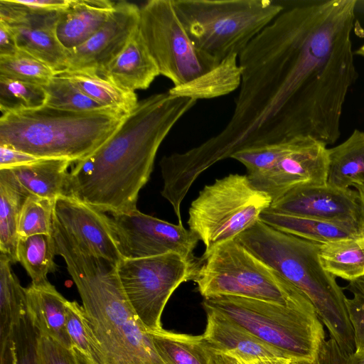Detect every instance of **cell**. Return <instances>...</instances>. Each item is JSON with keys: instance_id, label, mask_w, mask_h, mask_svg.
<instances>
[{"instance_id": "obj_13", "label": "cell", "mask_w": 364, "mask_h": 364, "mask_svg": "<svg viewBox=\"0 0 364 364\" xmlns=\"http://www.w3.org/2000/svg\"><path fill=\"white\" fill-rule=\"evenodd\" d=\"M328 149L324 143L310 136L286 139L284 151L274 164L247 177L255 187L267 193L272 201L295 188L325 185Z\"/></svg>"}, {"instance_id": "obj_19", "label": "cell", "mask_w": 364, "mask_h": 364, "mask_svg": "<svg viewBox=\"0 0 364 364\" xmlns=\"http://www.w3.org/2000/svg\"><path fill=\"white\" fill-rule=\"evenodd\" d=\"M159 75L138 27L123 50L100 75L119 88L134 92L136 90L147 89Z\"/></svg>"}, {"instance_id": "obj_37", "label": "cell", "mask_w": 364, "mask_h": 364, "mask_svg": "<svg viewBox=\"0 0 364 364\" xmlns=\"http://www.w3.org/2000/svg\"><path fill=\"white\" fill-rule=\"evenodd\" d=\"M47 94L46 105L71 112H90L104 107L90 98L68 79L55 75L43 86Z\"/></svg>"}, {"instance_id": "obj_6", "label": "cell", "mask_w": 364, "mask_h": 364, "mask_svg": "<svg viewBox=\"0 0 364 364\" xmlns=\"http://www.w3.org/2000/svg\"><path fill=\"white\" fill-rule=\"evenodd\" d=\"M214 310L237 323L292 362L314 364L325 341L323 324L311 301L283 305L254 299L204 298Z\"/></svg>"}, {"instance_id": "obj_24", "label": "cell", "mask_w": 364, "mask_h": 364, "mask_svg": "<svg viewBox=\"0 0 364 364\" xmlns=\"http://www.w3.org/2000/svg\"><path fill=\"white\" fill-rule=\"evenodd\" d=\"M259 220L279 231L320 244L364 233L353 225L269 210H264Z\"/></svg>"}, {"instance_id": "obj_26", "label": "cell", "mask_w": 364, "mask_h": 364, "mask_svg": "<svg viewBox=\"0 0 364 364\" xmlns=\"http://www.w3.org/2000/svg\"><path fill=\"white\" fill-rule=\"evenodd\" d=\"M318 259L335 277L350 282L364 277V233L321 244Z\"/></svg>"}, {"instance_id": "obj_9", "label": "cell", "mask_w": 364, "mask_h": 364, "mask_svg": "<svg viewBox=\"0 0 364 364\" xmlns=\"http://www.w3.org/2000/svg\"><path fill=\"white\" fill-rule=\"evenodd\" d=\"M272 198L247 175L229 174L206 185L188 209V225L205 245L203 255L236 240L269 208Z\"/></svg>"}, {"instance_id": "obj_43", "label": "cell", "mask_w": 364, "mask_h": 364, "mask_svg": "<svg viewBox=\"0 0 364 364\" xmlns=\"http://www.w3.org/2000/svg\"><path fill=\"white\" fill-rule=\"evenodd\" d=\"M19 50L10 27L0 21V56L11 55Z\"/></svg>"}, {"instance_id": "obj_36", "label": "cell", "mask_w": 364, "mask_h": 364, "mask_svg": "<svg viewBox=\"0 0 364 364\" xmlns=\"http://www.w3.org/2000/svg\"><path fill=\"white\" fill-rule=\"evenodd\" d=\"M55 200L36 196L26 198L19 214L17 233L19 237L51 235Z\"/></svg>"}, {"instance_id": "obj_45", "label": "cell", "mask_w": 364, "mask_h": 364, "mask_svg": "<svg viewBox=\"0 0 364 364\" xmlns=\"http://www.w3.org/2000/svg\"><path fill=\"white\" fill-rule=\"evenodd\" d=\"M208 348L210 353L211 364H241L235 357L231 355L215 350L209 346Z\"/></svg>"}, {"instance_id": "obj_41", "label": "cell", "mask_w": 364, "mask_h": 364, "mask_svg": "<svg viewBox=\"0 0 364 364\" xmlns=\"http://www.w3.org/2000/svg\"><path fill=\"white\" fill-rule=\"evenodd\" d=\"M38 159L39 158L12 146L0 144V169L19 166Z\"/></svg>"}, {"instance_id": "obj_42", "label": "cell", "mask_w": 364, "mask_h": 364, "mask_svg": "<svg viewBox=\"0 0 364 364\" xmlns=\"http://www.w3.org/2000/svg\"><path fill=\"white\" fill-rule=\"evenodd\" d=\"M18 3L43 12H60L65 9L70 0H16Z\"/></svg>"}, {"instance_id": "obj_18", "label": "cell", "mask_w": 364, "mask_h": 364, "mask_svg": "<svg viewBox=\"0 0 364 364\" xmlns=\"http://www.w3.org/2000/svg\"><path fill=\"white\" fill-rule=\"evenodd\" d=\"M205 310L207 324L202 336L210 348L242 360L286 358L279 350L218 312Z\"/></svg>"}, {"instance_id": "obj_4", "label": "cell", "mask_w": 364, "mask_h": 364, "mask_svg": "<svg viewBox=\"0 0 364 364\" xmlns=\"http://www.w3.org/2000/svg\"><path fill=\"white\" fill-rule=\"evenodd\" d=\"M236 240L305 294L318 318L344 351L355 352L343 289L318 259L321 244L279 231L259 220Z\"/></svg>"}, {"instance_id": "obj_38", "label": "cell", "mask_w": 364, "mask_h": 364, "mask_svg": "<svg viewBox=\"0 0 364 364\" xmlns=\"http://www.w3.org/2000/svg\"><path fill=\"white\" fill-rule=\"evenodd\" d=\"M38 364H80L79 355L53 338L38 335L37 340Z\"/></svg>"}, {"instance_id": "obj_33", "label": "cell", "mask_w": 364, "mask_h": 364, "mask_svg": "<svg viewBox=\"0 0 364 364\" xmlns=\"http://www.w3.org/2000/svg\"><path fill=\"white\" fill-rule=\"evenodd\" d=\"M39 333L26 314L14 326L0 344V364H38Z\"/></svg>"}, {"instance_id": "obj_48", "label": "cell", "mask_w": 364, "mask_h": 364, "mask_svg": "<svg viewBox=\"0 0 364 364\" xmlns=\"http://www.w3.org/2000/svg\"><path fill=\"white\" fill-rule=\"evenodd\" d=\"M291 364H301V363H296V362H291Z\"/></svg>"}, {"instance_id": "obj_14", "label": "cell", "mask_w": 364, "mask_h": 364, "mask_svg": "<svg viewBox=\"0 0 364 364\" xmlns=\"http://www.w3.org/2000/svg\"><path fill=\"white\" fill-rule=\"evenodd\" d=\"M59 12H43L16 0H0V21L13 31L19 49L48 65L56 73L68 69L67 50L56 34Z\"/></svg>"}, {"instance_id": "obj_17", "label": "cell", "mask_w": 364, "mask_h": 364, "mask_svg": "<svg viewBox=\"0 0 364 364\" xmlns=\"http://www.w3.org/2000/svg\"><path fill=\"white\" fill-rule=\"evenodd\" d=\"M54 220L90 255L117 264L122 259L105 213L73 197L61 196L55 200Z\"/></svg>"}, {"instance_id": "obj_27", "label": "cell", "mask_w": 364, "mask_h": 364, "mask_svg": "<svg viewBox=\"0 0 364 364\" xmlns=\"http://www.w3.org/2000/svg\"><path fill=\"white\" fill-rule=\"evenodd\" d=\"M55 75L68 79L84 94L104 107L129 113L139 102L135 92L119 88L93 71L67 70Z\"/></svg>"}, {"instance_id": "obj_29", "label": "cell", "mask_w": 364, "mask_h": 364, "mask_svg": "<svg viewBox=\"0 0 364 364\" xmlns=\"http://www.w3.org/2000/svg\"><path fill=\"white\" fill-rule=\"evenodd\" d=\"M12 264L9 257L0 254V344L27 314L25 288L14 272Z\"/></svg>"}, {"instance_id": "obj_8", "label": "cell", "mask_w": 364, "mask_h": 364, "mask_svg": "<svg viewBox=\"0 0 364 364\" xmlns=\"http://www.w3.org/2000/svg\"><path fill=\"white\" fill-rule=\"evenodd\" d=\"M201 259L194 282L204 298L234 296L283 305L310 301L236 240L216 247Z\"/></svg>"}, {"instance_id": "obj_7", "label": "cell", "mask_w": 364, "mask_h": 364, "mask_svg": "<svg viewBox=\"0 0 364 364\" xmlns=\"http://www.w3.org/2000/svg\"><path fill=\"white\" fill-rule=\"evenodd\" d=\"M196 47L220 62L239 54L284 10L273 0H172Z\"/></svg>"}, {"instance_id": "obj_22", "label": "cell", "mask_w": 364, "mask_h": 364, "mask_svg": "<svg viewBox=\"0 0 364 364\" xmlns=\"http://www.w3.org/2000/svg\"><path fill=\"white\" fill-rule=\"evenodd\" d=\"M109 0H70L58 13L56 34L67 50L82 44L107 21L114 8Z\"/></svg>"}, {"instance_id": "obj_25", "label": "cell", "mask_w": 364, "mask_h": 364, "mask_svg": "<svg viewBox=\"0 0 364 364\" xmlns=\"http://www.w3.org/2000/svg\"><path fill=\"white\" fill-rule=\"evenodd\" d=\"M242 73L238 55L232 54L204 74L184 85L172 87L168 91L173 95L197 101L219 97L240 87Z\"/></svg>"}, {"instance_id": "obj_3", "label": "cell", "mask_w": 364, "mask_h": 364, "mask_svg": "<svg viewBox=\"0 0 364 364\" xmlns=\"http://www.w3.org/2000/svg\"><path fill=\"white\" fill-rule=\"evenodd\" d=\"M53 223L56 255L65 262L107 364H167L130 305L117 264L90 255Z\"/></svg>"}, {"instance_id": "obj_16", "label": "cell", "mask_w": 364, "mask_h": 364, "mask_svg": "<svg viewBox=\"0 0 364 364\" xmlns=\"http://www.w3.org/2000/svg\"><path fill=\"white\" fill-rule=\"evenodd\" d=\"M139 18L140 7L136 4L115 2L102 27L82 44L67 50V70H90L102 75L137 30Z\"/></svg>"}, {"instance_id": "obj_20", "label": "cell", "mask_w": 364, "mask_h": 364, "mask_svg": "<svg viewBox=\"0 0 364 364\" xmlns=\"http://www.w3.org/2000/svg\"><path fill=\"white\" fill-rule=\"evenodd\" d=\"M73 164L66 159H39L27 164L0 171L27 197L36 196L55 200L59 196L65 195L68 168Z\"/></svg>"}, {"instance_id": "obj_23", "label": "cell", "mask_w": 364, "mask_h": 364, "mask_svg": "<svg viewBox=\"0 0 364 364\" xmlns=\"http://www.w3.org/2000/svg\"><path fill=\"white\" fill-rule=\"evenodd\" d=\"M327 184L343 189L364 188V131L355 129L328 149Z\"/></svg>"}, {"instance_id": "obj_47", "label": "cell", "mask_w": 364, "mask_h": 364, "mask_svg": "<svg viewBox=\"0 0 364 364\" xmlns=\"http://www.w3.org/2000/svg\"><path fill=\"white\" fill-rule=\"evenodd\" d=\"M355 54L364 58V44L355 51Z\"/></svg>"}, {"instance_id": "obj_21", "label": "cell", "mask_w": 364, "mask_h": 364, "mask_svg": "<svg viewBox=\"0 0 364 364\" xmlns=\"http://www.w3.org/2000/svg\"><path fill=\"white\" fill-rule=\"evenodd\" d=\"M27 314L40 335L73 348L66 326L68 300L48 281L25 288Z\"/></svg>"}, {"instance_id": "obj_11", "label": "cell", "mask_w": 364, "mask_h": 364, "mask_svg": "<svg viewBox=\"0 0 364 364\" xmlns=\"http://www.w3.org/2000/svg\"><path fill=\"white\" fill-rule=\"evenodd\" d=\"M139 31L160 75L173 87L184 85L215 67L198 49L180 21L172 0H150L140 8Z\"/></svg>"}, {"instance_id": "obj_34", "label": "cell", "mask_w": 364, "mask_h": 364, "mask_svg": "<svg viewBox=\"0 0 364 364\" xmlns=\"http://www.w3.org/2000/svg\"><path fill=\"white\" fill-rule=\"evenodd\" d=\"M46 100L43 86L0 76L1 114L37 109L45 106Z\"/></svg>"}, {"instance_id": "obj_5", "label": "cell", "mask_w": 364, "mask_h": 364, "mask_svg": "<svg viewBox=\"0 0 364 364\" xmlns=\"http://www.w3.org/2000/svg\"><path fill=\"white\" fill-rule=\"evenodd\" d=\"M127 114L113 108L71 112L46 105L4 113L0 117V144L39 159H66L74 163L109 139Z\"/></svg>"}, {"instance_id": "obj_10", "label": "cell", "mask_w": 364, "mask_h": 364, "mask_svg": "<svg viewBox=\"0 0 364 364\" xmlns=\"http://www.w3.org/2000/svg\"><path fill=\"white\" fill-rule=\"evenodd\" d=\"M200 258L177 253L122 259L118 276L125 295L147 331L162 329L161 318L169 298L182 283L197 278Z\"/></svg>"}, {"instance_id": "obj_44", "label": "cell", "mask_w": 364, "mask_h": 364, "mask_svg": "<svg viewBox=\"0 0 364 364\" xmlns=\"http://www.w3.org/2000/svg\"><path fill=\"white\" fill-rule=\"evenodd\" d=\"M355 189L358 192L360 195V204L362 208L361 224L362 228L364 230V188H357ZM346 289L351 291L353 294H358L364 298V277L350 282Z\"/></svg>"}, {"instance_id": "obj_15", "label": "cell", "mask_w": 364, "mask_h": 364, "mask_svg": "<svg viewBox=\"0 0 364 364\" xmlns=\"http://www.w3.org/2000/svg\"><path fill=\"white\" fill-rule=\"evenodd\" d=\"M265 210L350 225L363 230L358 192L327 183L295 188L272 201Z\"/></svg>"}, {"instance_id": "obj_1", "label": "cell", "mask_w": 364, "mask_h": 364, "mask_svg": "<svg viewBox=\"0 0 364 364\" xmlns=\"http://www.w3.org/2000/svg\"><path fill=\"white\" fill-rule=\"evenodd\" d=\"M355 4H283L238 55L242 81L232 114L200 144L211 161L296 136L326 146L338 139L347 94L358 77L351 41Z\"/></svg>"}, {"instance_id": "obj_32", "label": "cell", "mask_w": 364, "mask_h": 364, "mask_svg": "<svg viewBox=\"0 0 364 364\" xmlns=\"http://www.w3.org/2000/svg\"><path fill=\"white\" fill-rule=\"evenodd\" d=\"M66 326L73 348L85 364H107L106 357L82 306L68 300Z\"/></svg>"}, {"instance_id": "obj_30", "label": "cell", "mask_w": 364, "mask_h": 364, "mask_svg": "<svg viewBox=\"0 0 364 364\" xmlns=\"http://www.w3.org/2000/svg\"><path fill=\"white\" fill-rule=\"evenodd\" d=\"M27 196L0 171V250L17 262L18 222Z\"/></svg>"}, {"instance_id": "obj_35", "label": "cell", "mask_w": 364, "mask_h": 364, "mask_svg": "<svg viewBox=\"0 0 364 364\" xmlns=\"http://www.w3.org/2000/svg\"><path fill=\"white\" fill-rule=\"evenodd\" d=\"M55 75L48 65L21 49L11 55L0 56V76L44 86Z\"/></svg>"}, {"instance_id": "obj_12", "label": "cell", "mask_w": 364, "mask_h": 364, "mask_svg": "<svg viewBox=\"0 0 364 364\" xmlns=\"http://www.w3.org/2000/svg\"><path fill=\"white\" fill-rule=\"evenodd\" d=\"M118 249L123 259L177 253L194 259L199 238L183 224H173L141 213L109 215Z\"/></svg>"}, {"instance_id": "obj_2", "label": "cell", "mask_w": 364, "mask_h": 364, "mask_svg": "<svg viewBox=\"0 0 364 364\" xmlns=\"http://www.w3.org/2000/svg\"><path fill=\"white\" fill-rule=\"evenodd\" d=\"M196 102L168 91L139 101L109 139L73 164L65 196L109 215L136 210L160 145Z\"/></svg>"}, {"instance_id": "obj_28", "label": "cell", "mask_w": 364, "mask_h": 364, "mask_svg": "<svg viewBox=\"0 0 364 364\" xmlns=\"http://www.w3.org/2000/svg\"><path fill=\"white\" fill-rule=\"evenodd\" d=\"M148 333L167 364H211L210 350L202 335L178 333L163 328Z\"/></svg>"}, {"instance_id": "obj_39", "label": "cell", "mask_w": 364, "mask_h": 364, "mask_svg": "<svg viewBox=\"0 0 364 364\" xmlns=\"http://www.w3.org/2000/svg\"><path fill=\"white\" fill-rule=\"evenodd\" d=\"M314 364H364V353H346L330 338L323 342Z\"/></svg>"}, {"instance_id": "obj_40", "label": "cell", "mask_w": 364, "mask_h": 364, "mask_svg": "<svg viewBox=\"0 0 364 364\" xmlns=\"http://www.w3.org/2000/svg\"><path fill=\"white\" fill-rule=\"evenodd\" d=\"M346 305L353 331L355 352L364 353V298L354 293L353 298L346 297Z\"/></svg>"}, {"instance_id": "obj_31", "label": "cell", "mask_w": 364, "mask_h": 364, "mask_svg": "<svg viewBox=\"0 0 364 364\" xmlns=\"http://www.w3.org/2000/svg\"><path fill=\"white\" fill-rule=\"evenodd\" d=\"M55 240L51 235H35L19 237L16 248L17 262L23 267L33 284L48 282L49 273L56 271Z\"/></svg>"}, {"instance_id": "obj_46", "label": "cell", "mask_w": 364, "mask_h": 364, "mask_svg": "<svg viewBox=\"0 0 364 364\" xmlns=\"http://www.w3.org/2000/svg\"><path fill=\"white\" fill-rule=\"evenodd\" d=\"M237 360L241 364H291V360L283 358L258 359L254 360Z\"/></svg>"}]
</instances>
